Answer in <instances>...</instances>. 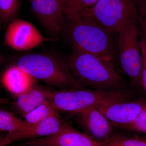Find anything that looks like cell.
<instances>
[{
  "label": "cell",
  "instance_id": "cell-1",
  "mask_svg": "<svg viewBox=\"0 0 146 146\" xmlns=\"http://www.w3.org/2000/svg\"><path fill=\"white\" fill-rule=\"evenodd\" d=\"M65 59L74 78L84 88L104 91L127 88L114 65L98 56L74 51Z\"/></svg>",
  "mask_w": 146,
  "mask_h": 146
},
{
  "label": "cell",
  "instance_id": "cell-2",
  "mask_svg": "<svg viewBox=\"0 0 146 146\" xmlns=\"http://www.w3.org/2000/svg\"><path fill=\"white\" fill-rule=\"evenodd\" d=\"M74 51L98 56L114 65L118 55L115 33L89 18L65 23L64 33Z\"/></svg>",
  "mask_w": 146,
  "mask_h": 146
},
{
  "label": "cell",
  "instance_id": "cell-3",
  "mask_svg": "<svg viewBox=\"0 0 146 146\" xmlns=\"http://www.w3.org/2000/svg\"><path fill=\"white\" fill-rule=\"evenodd\" d=\"M36 80L60 90L83 89L71 74L65 58L44 53L21 56L17 65Z\"/></svg>",
  "mask_w": 146,
  "mask_h": 146
},
{
  "label": "cell",
  "instance_id": "cell-4",
  "mask_svg": "<svg viewBox=\"0 0 146 146\" xmlns=\"http://www.w3.org/2000/svg\"><path fill=\"white\" fill-rule=\"evenodd\" d=\"M133 91L126 89L111 91L87 88L52 91L50 100L58 111L69 112L73 115L90 107L102 106L133 98Z\"/></svg>",
  "mask_w": 146,
  "mask_h": 146
},
{
  "label": "cell",
  "instance_id": "cell-5",
  "mask_svg": "<svg viewBox=\"0 0 146 146\" xmlns=\"http://www.w3.org/2000/svg\"><path fill=\"white\" fill-rule=\"evenodd\" d=\"M117 33L118 55L122 69L131 84L141 86L142 56L138 18L129 22Z\"/></svg>",
  "mask_w": 146,
  "mask_h": 146
},
{
  "label": "cell",
  "instance_id": "cell-6",
  "mask_svg": "<svg viewBox=\"0 0 146 146\" xmlns=\"http://www.w3.org/2000/svg\"><path fill=\"white\" fill-rule=\"evenodd\" d=\"M138 16L134 0H99L82 18L91 19L115 33Z\"/></svg>",
  "mask_w": 146,
  "mask_h": 146
},
{
  "label": "cell",
  "instance_id": "cell-7",
  "mask_svg": "<svg viewBox=\"0 0 146 146\" xmlns=\"http://www.w3.org/2000/svg\"><path fill=\"white\" fill-rule=\"evenodd\" d=\"M57 40L45 37L31 23L17 18L9 24L5 35L4 43L16 50L27 51L44 42Z\"/></svg>",
  "mask_w": 146,
  "mask_h": 146
},
{
  "label": "cell",
  "instance_id": "cell-8",
  "mask_svg": "<svg viewBox=\"0 0 146 146\" xmlns=\"http://www.w3.org/2000/svg\"><path fill=\"white\" fill-rule=\"evenodd\" d=\"M29 1L39 23L52 38L57 39L64 33L65 26L61 0Z\"/></svg>",
  "mask_w": 146,
  "mask_h": 146
},
{
  "label": "cell",
  "instance_id": "cell-9",
  "mask_svg": "<svg viewBox=\"0 0 146 146\" xmlns=\"http://www.w3.org/2000/svg\"><path fill=\"white\" fill-rule=\"evenodd\" d=\"M72 115L84 133L94 141L105 145L112 136L113 125L97 108H87Z\"/></svg>",
  "mask_w": 146,
  "mask_h": 146
},
{
  "label": "cell",
  "instance_id": "cell-10",
  "mask_svg": "<svg viewBox=\"0 0 146 146\" xmlns=\"http://www.w3.org/2000/svg\"><path fill=\"white\" fill-rule=\"evenodd\" d=\"M27 144L41 146H105L66 123L57 133L35 138Z\"/></svg>",
  "mask_w": 146,
  "mask_h": 146
},
{
  "label": "cell",
  "instance_id": "cell-11",
  "mask_svg": "<svg viewBox=\"0 0 146 146\" xmlns=\"http://www.w3.org/2000/svg\"><path fill=\"white\" fill-rule=\"evenodd\" d=\"M146 108V101L141 98L115 103L98 109L113 125L123 128L136 119Z\"/></svg>",
  "mask_w": 146,
  "mask_h": 146
},
{
  "label": "cell",
  "instance_id": "cell-12",
  "mask_svg": "<svg viewBox=\"0 0 146 146\" xmlns=\"http://www.w3.org/2000/svg\"><path fill=\"white\" fill-rule=\"evenodd\" d=\"M65 123L58 112L41 121L27 126L15 133L7 135L5 141L7 145L24 139L42 138L57 133L63 128Z\"/></svg>",
  "mask_w": 146,
  "mask_h": 146
},
{
  "label": "cell",
  "instance_id": "cell-13",
  "mask_svg": "<svg viewBox=\"0 0 146 146\" xmlns=\"http://www.w3.org/2000/svg\"><path fill=\"white\" fill-rule=\"evenodd\" d=\"M35 80L17 65L7 69L2 78L4 86L16 96L30 89L36 83Z\"/></svg>",
  "mask_w": 146,
  "mask_h": 146
},
{
  "label": "cell",
  "instance_id": "cell-14",
  "mask_svg": "<svg viewBox=\"0 0 146 146\" xmlns=\"http://www.w3.org/2000/svg\"><path fill=\"white\" fill-rule=\"evenodd\" d=\"M52 91L43 88L36 83L26 92L17 96L14 105L24 117L49 99Z\"/></svg>",
  "mask_w": 146,
  "mask_h": 146
},
{
  "label": "cell",
  "instance_id": "cell-15",
  "mask_svg": "<svg viewBox=\"0 0 146 146\" xmlns=\"http://www.w3.org/2000/svg\"><path fill=\"white\" fill-rule=\"evenodd\" d=\"M99 0H61L63 13L68 22L80 21L86 11Z\"/></svg>",
  "mask_w": 146,
  "mask_h": 146
},
{
  "label": "cell",
  "instance_id": "cell-16",
  "mask_svg": "<svg viewBox=\"0 0 146 146\" xmlns=\"http://www.w3.org/2000/svg\"><path fill=\"white\" fill-rule=\"evenodd\" d=\"M58 112L49 99L25 115L24 121L27 126L32 125Z\"/></svg>",
  "mask_w": 146,
  "mask_h": 146
},
{
  "label": "cell",
  "instance_id": "cell-17",
  "mask_svg": "<svg viewBox=\"0 0 146 146\" xmlns=\"http://www.w3.org/2000/svg\"><path fill=\"white\" fill-rule=\"evenodd\" d=\"M27 126L24 120L5 110H0V130L12 134Z\"/></svg>",
  "mask_w": 146,
  "mask_h": 146
},
{
  "label": "cell",
  "instance_id": "cell-18",
  "mask_svg": "<svg viewBox=\"0 0 146 146\" xmlns=\"http://www.w3.org/2000/svg\"><path fill=\"white\" fill-rule=\"evenodd\" d=\"M20 8L19 0H0V21L9 24L17 19Z\"/></svg>",
  "mask_w": 146,
  "mask_h": 146
},
{
  "label": "cell",
  "instance_id": "cell-19",
  "mask_svg": "<svg viewBox=\"0 0 146 146\" xmlns=\"http://www.w3.org/2000/svg\"><path fill=\"white\" fill-rule=\"evenodd\" d=\"M105 146H146V140L124 136H111Z\"/></svg>",
  "mask_w": 146,
  "mask_h": 146
},
{
  "label": "cell",
  "instance_id": "cell-20",
  "mask_svg": "<svg viewBox=\"0 0 146 146\" xmlns=\"http://www.w3.org/2000/svg\"><path fill=\"white\" fill-rule=\"evenodd\" d=\"M123 128L146 133V108L140 113L136 119Z\"/></svg>",
  "mask_w": 146,
  "mask_h": 146
},
{
  "label": "cell",
  "instance_id": "cell-21",
  "mask_svg": "<svg viewBox=\"0 0 146 146\" xmlns=\"http://www.w3.org/2000/svg\"><path fill=\"white\" fill-rule=\"evenodd\" d=\"M138 25L141 44L143 47L146 56V19L138 16Z\"/></svg>",
  "mask_w": 146,
  "mask_h": 146
},
{
  "label": "cell",
  "instance_id": "cell-22",
  "mask_svg": "<svg viewBox=\"0 0 146 146\" xmlns=\"http://www.w3.org/2000/svg\"><path fill=\"white\" fill-rule=\"evenodd\" d=\"M141 49L142 64V83H141V86H143L146 93V56L143 47L141 44Z\"/></svg>",
  "mask_w": 146,
  "mask_h": 146
},
{
  "label": "cell",
  "instance_id": "cell-23",
  "mask_svg": "<svg viewBox=\"0 0 146 146\" xmlns=\"http://www.w3.org/2000/svg\"><path fill=\"white\" fill-rule=\"evenodd\" d=\"M138 8L139 16L146 19V0H134Z\"/></svg>",
  "mask_w": 146,
  "mask_h": 146
},
{
  "label": "cell",
  "instance_id": "cell-24",
  "mask_svg": "<svg viewBox=\"0 0 146 146\" xmlns=\"http://www.w3.org/2000/svg\"><path fill=\"white\" fill-rule=\"evenodd\" d=\"M7 135H5L4 133H2L1 131L0 130V144L4 141Z\"/></svg>",
  "mask_w": 146,
  "mask_h": 146
},
{
  "label": "cell",
  "instance_id": "cell-25",
  "mask_svg": "<svg viewBox=\"0 0 146 146\" xmlns=\"http://www.w3.org/2000/svg\"><path fill=\"white\" fill-rule=\"evenodd\" d=\"M1 21H0V27H1ZM3 60V56H2V55L0 53V65H1L2 63Z\"/></svg>",
  "mask_w": 146,
  "mask_h": 146
},
{
  "label": "cell",
  "instance_id": "cell-26",
  "mask_svg": "<svg viewBox=\"0 0 146 146\" xmlns=\"http://www.w3.org/2000/svg\"><path fill=\"white\" fill-rule=\"evenodd\" d=\"M26 146H41L35 145H28V144H27V145Z\"/></svg>",
  "mask_w": 146,
  "mask_h": 146
},
{
  "label": "cell",
  "instance_id": "cell-27",
  "mask_svg": "<svg viewBox=\"0 0 146 146\" xmlns=\"http://www.w3.org/2000/svg\"><path fill=\"white\" fill-rule=\"evenodd\" d=\"M0 146H5L4 145H3V142L0 144Z\"/></svg>",
  "mask_w": 146,
  "mask_h": 146
}]
</instances>
